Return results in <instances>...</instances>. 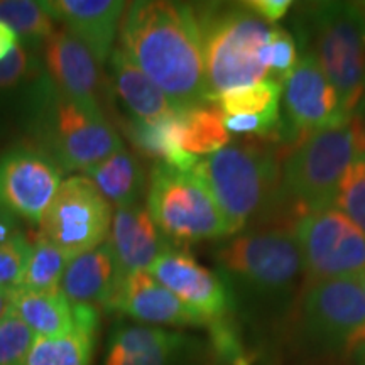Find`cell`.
Wrapping results in <instances>:
<instances>
[{
    "instance_id": "6da1fadb",
    "label": "cell",
    "mask_w": 365,
    "mask_h": 365,
    "mask_svg": "<svg viewBox=\"0 0 365 365\" xmlns=\"http://www.w3.org/2000/svg\"><path fill=\"white\" fill-rule=\"evenodd\" d=\"M122 17V51L178 108L212 105L202 36L191 6L132 2Z\"/></svg>"
},
{
    "instance_id": "7a4b0ae2",
    "label": "cell",
    "mask_w": 365,
    "mask_h": 365,
    "mask_svg": "<svg viewBox=\"0 0 365 365\" xmlns=\"http://www.w3.org/2000/svg\"><path fill=\"white\" fill-rule=\"evenodd\" d=\"M27 124L36 148L61 171H86L124 148L117 130L93 110L61 93L44 73L27 93Z\"/></svg>"
},
{
    "instance_id": "3957f363",
    "label": "cell",
    "mask_w": 365,
    "mask_h": 365,
    "mask_svg": "<svg viewBox=\"0 0 365 365\" xmlns=\"http://www.w3.org/2000/svg\"><path fill=\"white\" fill-rule=\"evenodd\" d=\"M220 210L228 235L240 232L282 195L274 149L261 140L228 144L190 171Z\"/></svg>"
},
{
    "instance_id": "277c9868",
    "label": "cell",
    "mask_w": 365,
    "mask_h": 365,
    "mask_svg": "<svg viewBox=\"0 0 365 365\" xmlns=\"http://www.w3.org/2000/svg\"><path fill=\"white\" fill-rule=\"evenodd\" d=\"M193 11L213 103L228 90L266 80L262 51L271 34L266 21L245 4H203Z\"/></svg>"
},
{
    "instance_id": "5b68a950",
    "label": "cell",
    "mask_w": 365,
    "mask_h": 365,
    "mask_svg": "<svg viewBox=\"0 0 365 365\" xmlns=\"http://www.w3.org/2000/svg\"><path fill=\"white\" fill-rule=\"evenodd\" d=\"M298 29L303 51L317 59L345 115L354 117L365 98V4H312Z\"/></svg>"
},
{
    "instance_id": "8992f818",
    "label": "cell",
    "mask_w": 365,
    "mask_h": 365,
    "mask_svg": "<svg viewBox=\"0 0 365 365\" xmlns=\"http://www.w3.org/2000/svg\"><path fill=\"white\" fill-rule=\"evenodd\" d=\"M365 150V124L357 115L299 140L282 163V195L303 210L333 207L346 168Z\"/></svg>"
},
{
    "instance_id": "52a82bcc",
    "label": "cell",
    "mask_w": 365,
    "mask_h": 365,
    "mask_svg": "<svg viewBox=\"0 0 365 365\" xmlns=\"http://www.w3.org/2000/svg\"><path fill=\"white\" fill-rule=\"evenodd\" d=\"M148 210L159 232L175 244H195L228 235L207 188L191 173L158 163L150 171Z\"/></svg>"
},
{
    "instance_id": "ba28073f",
    "label": "cell",
    "mask_w": 365,
    "mask_h": 365,
    "mask_svg": "<svg viewBox=\"0 0 365 365\" xmlns=\"http://www.w3.org/2000/svg\"><path fill=\"white\" fill-rule=\"evenodd\" d=\"M223 271L261 294H284L304 269L294 234L284 228L234 237L217 250Z\"/></svg>"
},
{
    "instance_id": "9c48e42d",
    "label": "cell",
    "mask_w": 365,
    "mask_h": 365,
    "mask_svg": "<svg viewBox=\"0 0 365 365\" xmlns=\"http://www.w3.org/2000/svg\"><path fill=\"white\" fill-rule=\"evenodd\" d=\"M112 205L86 176L61 182L38 223L39 235L73 259L107 242L112 227Z\"/></svg>"
},
{
    "instance_id": "30bf717a",
    "label": "cell",
    "mask_w": 365,
    "mask_h": 365,
    "mask_svg": "<svg viewBox=\"0 0 365 365\" xmlns=\"http://www.w3.org/2000/svg\"><path fill=\"white\" fill-rule=\"evenodd\" d=\"M294 237L313 282L341 277L359 279L365 272V234L335 207L301 215Z\"/></svg>"
},
{
    "instance_id": "8fae6325",
    "label": "cell",
    "mask_w": 365,
    "mask_h": 365,
    "mask_svg": "<svg viewBox=\"0 0 365 365\" xmlns=\"http://www.w3.org/2000/svg\"><path fill=\"white\" fill-rule=\"evenodd\" d=\"M308 335L335 352H357L365 344V294L359 279L314 281L304 294Z\"/></svg>"
},
{
    "instance_id": "7c38bea8",
    "label": "cell",
    "mask_w": 365,
    "mask_h": 365,
    "mask_svg": "<svg viewBox=\"0 0 365 365\" xmlns=\"http://www.w3.org/2000/svg\"><path fill=\"white\" fill-rule=\"evenodd\" d=\"M284 117L277 139L296 145L313 132L349 120L339 93L312 54L301 49L294 70L282 80Z\"/></svg>"
},
{
    "instance_id": "4fadbf2b",
    "label": "cell",
    "mask_w": 365,
    "mask_h": 365,
    "mask_svg": "<svg viewBox=\"0 0 365 365\" xmlns=\"http://www.w3.org/2000/svg\"><path fill=\"white\" fill-rule=\"evenodd\" d=\"M63 171L36 145L17 144L0 156V205L39 223L61 186Z\"/></svg>"
},
{
    "instance_id": "5bb4252c",
    "label": "cell",
    "mask_w": 365,
    "mask_h": 365,
    "mask_svg": "<svg viewBox=\"0 0 365 365\" xmlns=\"http://www.w3.org/2000/svg\"><path fill=\"white\" fill-rule=\"evenodd\" d=\"M39 51L43 73L61 93L102 112L103 66L88 46L61 26L53 31Z\"/></svg>"
},
{
    "instance_id": "9a60e30c",
    "label": "cell",
    "mask_w": 365,
    "mask_h": 365,
    "mask_svg": "<svg viewBox=\"0 0 365 365\" xmlns=\"http://www.w3.org/2000/svg\"><path fill=\"white\" fill-rule=\"evenodd\" d=\"M148 272L208 322L227 318L230 313L232 294L225 282L185 250L170 247Z\"/></svg>"
},
{
    "instance_id": "2e32d148",
    "label": "cell",
    "mask_w": 365,
    "mask_h": 365,
    "mask_svg": "<svg viewBox=\"0 0 365 365\" xmlns=\"http://www.w3.org/2000/svg\"><path fill=\"white\" fill-rule=\"evenodd\" d=\"M105 308L148 323H161V325L173 327L212 325V322L186 307L180 298H176L168 287L154 279L148 271L117 277L115 287H113Z\"/></svg>"
},
{
    "instance_id": "e0dca14e",
    "label": "cell",
    "mask_w": 365,
    "mask_h": 365,
    "mask_svg": "<svg viewBox=\"0 0 365 365\" xmlns=\"http://www.w3.org/2000/svg\"><path fill=\"white\" fill-rule=\"evenodd\" d=\"M41 6L54 22L88 46L100 65L112 54L115 34L120 29L125 2L118 0H48Z\"/></svg>"
},
{
    "instance_id": "ac0fdd59",
    "label": "cell",
    "mask_w": 365,
    "mask_h": 365,
    "mask_svg": "<svg viewBox=\"0 0 365 365\" xmlns=\"http://www.w3.org/2000/svg\"><path fill=\"white\" fill-rule=\"evenodd\" d=\"M107 244L115 261L117 277L149 271L159 255L170 249L149 210L140 203L115 210Z\"/></svg>"
},
{
    "instance_id": "d6986e66",
    "label": "cell",
    "mask_w": 365,
    "mask_h": 365,
    "mask_svg": "<svg viewBox=\"0 0 365 365\" xmlns=\"http://www.w3.org/2000/svg\"><path fill=\"white\" fill-rule=\"evenodd\" d=\"M117 282V269L108 244L73 257L61 281V293L73 307H105Z\"/></svg>"
},
{
    "instance_id": "ffe728a7",
    "label": "cell",
    "mask_w": 365,
    "mask_h": 365,
    "mask_svg": "<svg viewBox=\"0 0 365 365\" xmlns=\"http://www.w3.org/2000/svg\"><path fill=\"white\" fill-rule=\"evenodd\" d=\"M181 110H175L156 120H140L132 117L125 120V135L134 148L144 156L156 159L158 163L168 164L178 171L190 173L200 161V158L186 153L181 140Z\"/></svg>"
},
{
    "instance_id": "44dd1931",
    "label": "cell",
    "mask_w": 365,
    "mask_h": 365,
    "mask_svg": "<svg viewBox=\"0 0 365 365\" xmlns=\"http://www.w3.org/2000/svg\"><path fill=\"white\" fill-rule=\"evenodd\" d=\"M108 61H110L113 88L122 103L135 118L156 120V118L180 110L168 98V95L134 61H130L120 48L112 49Z\"/></svg>"
},
{
    "instance_id": "7402d4cb",
    "label": "cell",
    "mask_w": 365,
    "mask_h": 365,
    "mask_svg": "<svg viewBox=\"0 0 365 365\" xmlns=\"http://www.w3.org/2000/svg\"><path fill=\"white\" fill-rule=\"evenodd\" d=\"M9 304L12 312L41 339L66 335L76 328L71 303L61 291H33L17 287L9 293Z\"/></svg>"
},
{
    "instance_id": "603a6c76",
    "label": "cell",
    "mask_w": 365,
    "mask_h": 365,
    "mask_svg": "<svg viewBox=\"0 0 365 365\" xmlns=\"http://www.w3.org/2000/svg\"><path fill=\"white\" fill-rule=\"evenodd\" d=\"M85 176L97 186L103 198L117 208L139 203L148 188L143 166L125 148L91 166L85 171Z\"/></svg>"
},
{
    "instance_id": "cb8c5ba5",
    "label": "cell",
    "mask_w": 365,
    "mask_h": 365,
    "mask_svg": "<svg viewBox=\"0 0 365 365\" xmlns=\"http://www.w3.org/2000/svg\"><path fill=\"white\" fill-rule=\"evenodd\" d=\"M181 140L182 149L196 158L218 153L230 144V135L223 125V113L213 103L182 108Z\"/></svg>"
},
{
    "instance_id": "d4e9b609",
    "label": "cell",
    "mask_w": 365,
    "mask_h": 365,
    "mask_svg": "<svg viewBox=\"0 0 365 365\" xmlns=\"http://www.w3.org/2000/svg\"><path fill=\"white\" fill-rule=\"evenodd\" d=\"M282 95V81L266 78L255 85L240 86L218 95L215 102L220 105L223 117L230 115H259L279 124V100Z\"/></svg>"
},
{
    "instance_id": "484cf974",
    "label": "cell",
    "mask_w": 365,
    "mask_h": 365,
    "mask_svg": "<svg viewBox=\"0 0 365 365\" xmlns=\"http://www.w3.org/2000/svg\"><path fill=\"white\" fill-rule=\"evenodd\" d=\"M0 22H6L19 38L21 46L38 51L53 34L54 21L41 2L31 0H0Z\"/></svg>"
},
{
    "instance_id": "4316f807",
    "label": "cell",
    "mask_w": 365,
    "mask_h": 365,
    "mask_svg": "<svg viewBox=\"0 0 365 365\" xmlns=\"http://www.w3.org/2000/svg\"><path fill=\"white\" fill-rule=\"evenodd\" d=\"M95 333L75 330L53 339L36 336L26 365H90Z\"/></svg>"
},
{
    "instance_id": "83f0119b",
    "label": "cell",
    "mask_w": 365,
    "mask_h": 365,
    "mask_svg": "<svg viewBox=\"0 0 365 365\" xmlns=\"http://www.w3.org/2000/svg\"><path fill=\"white\" fill-rule=\"evenodd\" d=\"M71 259L38 237L33 244L29 264L22 277L21 287L33 291H61V281Z\"/></svg>"
},
{
    "instance_id": "f1b7e54d",
    "label": "cell",
    "mask_w": 365,
    "mask_h": 365,
    "mask_svg": "<svg viewBox=\"0 0 365 365\" xmlns=\"http://www.w3.org/2000/svg\"><path fill=\"white\" fill-rule=\"evenodd\" d=\"M186 339L180 333L153 327H120L112 333L107 357H124L168 345H182Z\"/></svg>"
},
{
    "instance_id": "f546056e",
    "label": "cell",
    "mask_w": 365,
    "mask_h": 365,
    "mask_svg": "<svg viewBox=\"0 0 365 365\" xmlns=\"http://www.w3.org/2000/svg\"><path fill=\"white\" fill-rule=\"evenodd\" d=\"M333 207L365 234V150H360L341 176Z\"/></svg>"
},
{
    "instance_id": "4dcf8cb0",
    "label": "cell",
    "mask_w": 365,
    "mask_h": 365,
    "mask_svg": "<svg viewBox=\"0 0 365 365\" xmlns=\"http://www.w3.org/2000/svg\"><path fill=\"white\" fill-rule=\"evenodd\" d=\"M34 340V331L9 308L0 319V365H26Z\"/></svg>"
},
{
    "instance_id": "1f68e13d",
    "label": "cell",
    "mask_w": 365,
    "mask_h": 365,
    "mask_svg": "<svg viewBox=\"0 0 365 365\" xmlns=\"http://www.w3.org/2000/svg\"><path fill=\"white\" fill-rule=\"evenodd\" d=\"M31 254L33 244L21 232L0 244V289L11 293L21 287Z\"/></svg>"
},
{
    "instance_id": "d6a6232c",
    "label": "cell",
    "mask_w": 365,
    "mask_h": 365,
    "mask_svg": "<svg viewBox=\"0 0 365 365\" xmlns=\"http://www.w3.org/2000/svg\"><path fill=\"white\" fill-rule=\"evenodd\" d=\"M262 61L267 71L271 70L274 75L284 80L299 61L298 46H296L293 36L279 27H272L266 48L262 51Z\"/></svg>"
},
{
    "instance_id": "836d02e7",
    "label": "cell",
    "mask_w": 365,
    "mask_h": 365,
    "mask_svg": "<svg viewBox=\"0 0 365 365\" xmlns=\"http://www.w3.org/2000/svg\"><path fill=\"white\" fill-rule=\"evenodd\" d=\"M39 73L41 66L36 53L19 44L11 56L0 61V90L14 88L29 76H38Z\"/></svg>"
},
{
    "instance_id": "e575fe53",
    "label": "cell",
    "mask_w": 365,
    "mask_h": 365,
    "mask_svg": "<svg viewBox=\"0 0 365 365\" xmlns=\"http://www.w3.org/2000/svg\"><path fill=\"white\" fill-rule=\"evenodd\" d=\"M182 345L159 346L149 352L124 355V357H105V365H171L173 359Z\"/></svg>"
},
{
    "instance_id": "d590c367",
    "label": "cell",
    "mask_w": 365,
    "mask_h": 365,
    "mask_svg": "<svg viewBox=\"0 0 365 365\" xmlns=\"http://www.w3.org/2000/svg\"><path fill=\"white\" fill-rule=\"evenodd\" d=\"M245 6L257 14L262 21L274 24L284 19L286 14L293 7V2L291 0H250V2H245Z\"/></svg>"
},
{
    "instance_id": "8d00e7d4",
    "label": "cell",
    "mask_w": 365,
    "mask_h": 365,
    "mask_svg": "<svg viewBox=\"0 0 365 365\" xmlns=\"http://www.w3.org/2000/svg\"><path fill=\"white\" fill-rule=\"evenodd\" d=\"M19 38L6 22H0V61L7 59L19 46Z\"/></svg>"
},
{
    "instance_id": "74e56055",
    "label": "cell",
    "mask_w": 365,
    "mask_h": 365,
    "mask_svg": "<svg viewBox=\"0 0 365 365\" xmlns=\"http://www.w3.org/2000/svg\"><path fill=\"white\" fill-rule=\"evenodd\" d=\"M16 234H19V225H17V217H14L11 212L0 205V244L11 239Z\"/></svg>"
},
{
    "instance_id": "f35d334b",
    "label": "cell",
    "mask_w": 365,
    "mask_h": 365,
    "mask_svg": "<svg viewBox=\"0 0 365 365\" xmlns=\"http://www.w3.org/2000/svg\"><path fill=\"white\" fill-rule=\"evenodd\" d=\"M9 308H11V304H9V293L7 291L0 289V319L6 317Z\"/></svg>"
},
{
    "instance_id": "ab89813d",
    "label": "cell",
    "mask_w": 365,
    "mask_h": 365,
    "mask_svg": "<svg viewBox=\"0 0 365 365\" xmlns=\"http://www.w3.org/2000/svg\"><path fill=\"white\" fill-rule=\"evenodd\" d=\"M357 357L360 360V365H365V344L357 350Z\"/></svg>"
},
{
    "instance_id": "60d3db41",
    "label": "cell",
    "mask_w": 365,
    "mask_h": 365,
    "mask_svg": "<svg viewBox=\"0 0 365 365\" xmlns=\"http://www.w3.org/2000/svg\"><path fill=\"white\" fill-rule=\"evenodd\" d=\"M359 282H360V286H362V289H364V294H365V272L362 274V276L359 277Z\"/></svg>"
}]
</instances>
